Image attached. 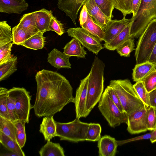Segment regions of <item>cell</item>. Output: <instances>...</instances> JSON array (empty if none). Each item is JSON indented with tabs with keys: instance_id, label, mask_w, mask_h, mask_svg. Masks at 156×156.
Segmentation results:
<instances>
[{
	"instance_id": "obj_13",
	"label": "cell",
	"mask_w": 156,
	"mask_h": 156,
	"mask_svg": "<svg viewBox=\"0 0 156 156\" xmlns=\"http://www.w3.org/2000/svg\"><path fill=\"white\" fill-rule=\"evenodd\" d=\"M84 4L94 22L105 31L111 20L107 17L96 3L94 0H87Z\"/></svg>"
},
{
	"instance_id": "obj_45",
	"label": "cell",
	"mask_w": 156,
	"mask_h": 156,
	"mask_svg": "<svg viewBox=\"0 0 156 156\" xmlns=\"http://www.w3.org/2000/svg\"><path fill=\"white\" fill-rule=\"evenodd\" d=\"M88 13L86 5L84 4L80 11L79 18L80 24V26L85 23L88 18Z\"/></svg>"
},
{
	"instance_id": "obj_9",
	"label": "cell",
	"mask_w": 156,
	"mask_h": 156,
	"mask_svg": "<svg viewBox=\"0 0 156 156\" xmlns=\"http://www.w3.org/2000/svg\"><path fill=\"white\" fill-rule=\"evenodd\" d=\"M67 32L69 36L76 39L83 47L96 55L104 48L101 42L82 27L70 28Z\"/></svg>"
},
{
	"instance_id": "obj_37",
	"label": "cell",
	"mask_w": 156,
	"mask_h": 156,
	"mask_svg": "<svg viewBox=\"0 0 156 156\" xmlns=\"http://www.w3.org/2000/svg\"><path fill=\"white\" fill-rule=\"evenodd\" d=\"M8 90L5 88L0 87V116L10 120L7 105Z\"/></svg>"
},
{
	"instance_id": "obj_29",
	"label": "cell",
	"mask_w": 156,
	"mask_h": 156,
	"mask_svg": "<svg viewBox=\"0 0 156 156\" xmlns=\"http://www.w3.org/2000/svg\"><path fill=\"white\" fill-rule=\"evenodd\" d=\"M0 131L17 141L16 128L15 124L10 120L1 116H0Z\"/></svg>"
},
{
	"instance_id": "obj_49",
	"label": "cell",
	"mask_w": 156,
	"mask_h": 156,
	"mask_svg": "<svg viewBox=\"0 0 156 156\" xmlns=\"http://www.w3.org/2000/svg\"><path fill=\"white\" fill-rule=\"evenodd\" d=\"M150 140L152 143L156 142V129L152 131V135Z\"/></svg>"
},
{
	"instance_id": "obj_44",
	"label": "cell",
	"mask_w": 156,
	"mask_h": 156,
	"mask_svg": "<svg viewBox=\"0 0 156 156\" xmlns=\"http://www.w3.org/2000/svg\"><path fill=\"white\" fill-rule=\"evenodd\" d=\"M105 89L112 100L121 112H124L119 99L114 89L110 85L108 86Z\"/></svg>"
},
{
	"instance_id": "obj_50",
	"label": "cell",
	"mask_w": 156,
	"mask_h": 156,
	"mask_svg": "<svg viewBox=\"0 0 156 156\" xmlns=\"http://www.w3.org/2000/svg\"><path fill=\"white\" fill-rule=\"evenodd\" d=\"M0 156H18V155L16 154H15L12 152H11L10 153H5L2 154H0Z\"/></svg>"
},
{
	"instance_id": "obj_6",
	"label": "cell",
	"mask_w": 156,
	"mask_h": 156,
	"mask_svg": "<svg viewBox=\"0 0 156 156\" xmlns=\"http://www.w3.org/2000/svg\"><path fill=\"white\" fill-rule=\"evenodd\" d=\"M56 122L57 136L60 140L76 143L86 140L89 123L83 122L77 118L68 122Z\"/></svg>"
},
{
	"instance_id": "obj_36",
	"label": "cell",
	"mask_w": 156,
	"mask_h": 156,
	"mask_svg": "<svg viewBox=\"0 0 156 156\" xmlns=\"http://www.w3.org/2000/svg\"><path fill=\"white\" fill-rule=\"evenodd\" d=\"M135 47L134 39L131 37L122 43L116 50L120 56L128 57L130 56V53L135 49Z\"/></svg>"
},
{
	"instance_id": "obj_21",
	"label": "cell",
	"mask_w": 156,
	"mask_h": 156,
	"mask_svg": "<svg viewBox=\"0 0 156 156\" xmlns=\"http://www.w3.org/2000/svg\"><path fill=\"white\" fill-rule=\"evenodd\" d=\"M155 68L154 65L148 61L136 64L133 69L132 75L133 81L136 82L142 80Z\"/></svg>"
},
{
	"instance_id": "obj_28",
	"label": "cell",
	"mask_w": 156,
	"mask_h": 156,
	"mask_svg": "<svg viewBox=\"0 0 156 156\" xmlns=\"http://www.w3.org/2000/svg\"><path fill=\"white\" fill-rule=\"evenodd\" d=\"M13 44L20 45L37 33L26 31L18 25L12 30Z\"/></svg>"
},
{
	"instance_id": "obj_1",
	"label": "cell",
	"mask_w": 156,
	"mask_h": 156,
	"mask_svg": "<svg viewBox=\"0 0 156 156\" xmlns=\"http://www.w3.org/2000/svg\"><path fill=\"white\" fill-rule=\"evenodd\" d=\"M35 79L37 90L33 108L37 117L54 115L74 102L73 88L60 73L43 69L37 73Z\"/></svg>"
},
{
	"instance_id": "obj_40",
	"label": "cell",
	"mask_w": 156,
	"mask_h": 156,
	"mask_svg": "<svg viewBox=\"0 0 156 156\" xmlns=\"http://www.w3.org/2000/svg\"><path fill=\"white\" fill-rule=\"evenodd\" d=\"M146 121L148 130L152 131L156 129V115L154 108L150 106L147 109Z\"/></svg>"
},
{
	"instance_id": "obj_23",
	"label": "cell",
	"mask_w": 156,
	"mask_h": 156,
	"mask_svg": "<svg viewBox=\"0 0 156 156\" xmlns=\"http://www.w3.org/2000/svg\"><path fill=\"white\" fill-rule=\"evenodd\" d=\"M39 153L40 156H65L63 148L60 144L50 140L47 141L41 148Z\"/></svg>"
},
{
	"instance_id": "obj_46",
	"label": "cell",
	"mask_w": 156,
	"mask_h": 156,
	"mask_svg": "<svg viewBox=\"0 0 156 156\" xmlns=\"http://www.w3.org/2000/svg\"><path fill=\"white\" fill-rule=\"evenodd\" d=\"M142 0H132L131 11L132 17H134L137 14L140 9Z\"/></svg>"
},
{
	"instance_id": "obj_5",
	"label": "cell",
	"mask_w": 156,
	"mask_h": 156,
	"mask_svg": "<svg viewBox=\"0 0 156 156\" xmlns=\"http://www.w3.org/2000/svg\"><path fill=\"white\" fill-rule=\"evenodd\" d=\"M156 43V19H154L139 37L134 54L136 64L148 61Z\"/></svg>"
},
{
	"instance_id": "obj_24",
	"label": "cell",
	"mask_w": 156,
	"mask_h": 156,
	"mask_svg": "<svg viewBox=\"0 0 156 156\" xmlns=\"http://www.w3.org/2000/svg\"><path fill=\"white\" fill-rule=\"evenodd\" d=\"M0 142L5 148L18 155L25 156V153L18 142L0 131Z\"/></svg>"
},
{
	"instance_id": "obj_18",
	"label": "cell",
	"mask_w": 156,
	"mask_h": 156,
	"mask_svg": "<svg viewBox=\"0 0 156 156\" xmlns=\"http://www.w3.org/2000/svg\"><path fill=\"white\" fill-rule=\"evenodd\" d=\"M70 57L57 49L54 48L48 54V62L58 69L61 68H71V65L69 61Z\"/></svg>"
},
{
	"instance_id": "obj_14",
	"label": "cell",
	"mask_w": 156,
	"mask_h": 156,
	"mask_svg": "<svg viewBox=\"0 0 156 156\" xmlns=\"http://www.w3.org/2000/svg\"><path fill=\"white\" fill-rule=\"evenodd\" d=\"M118 144L115 139L105 135L98 141V147L99 156H115Z\"/></svg>"
},
{
	"instance_id": "obj_22",
	"label": "cell",
	"mask_w": 156,
	"mask_h": 156,
	"mask_svg": "<svg viewBox=\"0 0 156 156\" xmlns=\"http://www.w3.org/2000/svg\"><path fill=\"white\" fill-rule=\"evenodd\" d=\"M83 47L78 41L73 38L65 45L63 52L70 57L73 56L79 58H84L87 53Z\"/></svg>"
},
{
	"instance_id": "obj_12",
	"label": "cell",
	"mask_w": 156,
	"mask_h": 156,
	"mask_svg": "<svg viewBox=\"0 0 156 156\" xmlns=\"http://www.w3.org/2000/svg\"><path fill=\"white\" fill-rule=\"evenodd\" d=\"M87 0H58V8L64 12L71 19L74 25H76V21L80 8Z\"/></svg>"
},
{
	"instance_id": "obj_4",
	"label": "cell",
	"mask_w": 156,
	"mask_h": 156,
	"mask_svg": "<svg viewBox=\"0 0 156 156\" xmlns=\"http://www.w3.org/2000/svg\"><path fill=\"white\" fill-rule=\"evenodd\" d=\"M132 18L130 35L132 38H137L149 23L156 19V0H142L137 14Z\"/></svg>"
},
{
	"instance_id": "obj_16",
	"label": "cell",
	"mask_w": 156,
	"mask_h": 156,
	"mask_svg": "<svg viewBox=\"0 0 156 156\" xmlns=\"http://www.w3.org/2000/svg\"><path fill=\"white\" fill-rule=\"evenodd\" d=\"M28 5L25 0H0V12L20 14L27 9Z\"/></svg>"
},
{
	"instance_id": "obj_11",
	"label": "cell",
	"mask_w": 156,
	"mask_h": 156,
	"mask_svg": "<svg viewBox=\"0 0 156 156\" xmlns=\"http://www.w3.org/2000/svg\"><path fill=\"white\" fill-rule=\"evenodd\" d=\"M90 75V73L84 78L80 80L76 89L74 103L75 105L76 118H85L86 102Z\"/></svg>"
},
{
	"instance_id": "obj_26",
	"label": "cell",
	"mask_w": 156,
	"mask_h": 156,
	"mask_svg": "<svg viewBox=\"0 0 156 156\" xmlns=\"http://www.w3.org/2000/svg\"><path fill=\"white\" fill-rule=\"evenodd\" d=\"M81 26L82 28L96 37L100 42L103 41L105 31L94 22L88 13L86 22Z\"/></svg>"
},
{
	"instance_id": "obj_25",
	"label": "cell",
	"mask_w": 156,
	"mask_h": 156,
	"mask_svg": "<svg viewBox=\"0 0 156 156\" xmlns=\"http://www.w3.org/2000/svg\"><path fill=\"white\" fill-rule=\"evenodd\" d=\"M17 57L12 56L9 60L0 64V81L6 79L17 70Z\"/></svg>"
},
{
	"instance_id": "obj_3",
	"label": "cell",
	"mask_w": 156,
	"mask_h": 156,
	"mask_svg": "<svg viewBox=\"0 0 156 156\" xmlns=\"http://www.w3.org/2000/svg\"><path fill=\"white\" fill-rule=\"evenodd\" d=\"M109 85L114 89L117 94L123 111L127 115L145 107L129 79L112 80Z\"/></svg>"
},
{
	"instance_id": "obj_41",
	"label": "cell",
	"mask_w": 156,
	"mask_h": 156,
	"mask_svg": "<svg viewBox=\"0 0 156 156\" xmlns=\"http://www.w3.org/2000/svg\"><path fill=\"white\" fill-rule=\"evenodd\" d=\"M142 81L148 93L156 88V69H154Z\"/></svg>"
},
{
	"instance_id": "obj_48",
	"label": "cell",
	"mask_w": 156,
	"mask_h": 156,
	"mask_svg": "<svg viewBox=\"0 0 156 156\" xmlns=\"http://www.w3.org/2000/svg\"><path fill=\"white\" fill-rule=\"evenodd\" d=\"M148 61L154 65L156 69V43Z\"/></svg>"
},
{
	"instance_id": "obj_52",
	"label": "cell",
	"mask_w": 156,
	"mask_h": 156,
	"mask_svg": "<svg viewBox=\"0 0 156 156\" xmlns=\"http://www.w3.org/2000/svg\"></svg>"
},
{
	"instance_id": "obj_19",
	"label": "cell",
	"mask_w": 156,
	"mask_h": 156,
	"mask_svg": "<svg viewBox=\"0 0 156 156\" xmlns=\"http://www.w3.org/2000/svg\"><path fill=\"white\" fill-rule=\"evenodd\" d=\"M53 116L44 117L40 125L39 132L46 140H50L53 137L57 136L56 124Z\"/></svg>"
},
{
	"instance_id": "obj_39",
	"label": "cell",
	"mask_w": 156,
	"mask_h": 156,
	"mask_svg": "<svg viewBox=\"0 0 156 156\" xmlns=\"http://www.w3.org/2000/svg\"><path fill=\"white\" fill-rule=\"evenodd\" d=\"M132 0H115V8L120 11L123 17L132 13L131 11Z\"/></svg>"
},
{
	"instance_id": "obj_35",
	"label": "cell",
	"mask_w": 156,
	"mask_h": 156,
	"mask_svg": "<svg viewBox=\"0 0 156 156\" xmlns=\"http://www.w3.org/2000/svg\"><path fill=\"white\" fill-rule=\"evenodd\" d=\"M7 105L10 120L14 123L19 121L16 112L15 99L11 88L8 90Z\"/></svg>"
},
{
	"instance_id": "obj_7",
	"label": "cell",
	"mask_w": 156,
	"mask_h": 156,
	"mask_svg": "<svg viewBox=\"0 0 156 156\" xmlns=\"http://www.w3.org/2000/svg\"><path fill=\"white\" fill-rule=\"evenodd\" d=\"M98 102L99 111L111 127L115 128L122 123H126L127 115L121 112L112 100L106 89Z\"/></svg>"
},
{
	"instance_id": "obj_34",
	"label": "cell",
	"mask_w": 156,
	"mask_h": 156,
	"mask_svg": "<svg viewBox=\"0 0 156 156\" xmlns=\"http://www.w3.org/2000/svg\"><path fill=\"white\" fill-rule=\"evenodd\" d=\"M101 127L99 123H89L86 134V140L98 141L101 138Z\"/></svg>"
},
{
	"instance_id": "obj_15",
	"label": "cell",
	"mask_w": 156,
	"mask_h": 156,
	"mask_svg": "<svg viewBox=\"0 0 156 156\" xmlns=\"http://www.w3.org/2000/svg\"><path fill=\"white\" fill-rule=\"evenodd\" d=\"M132 20V17L130 19L123 17L120 20H112L107 29L105 31L103 39L105 43L112 39L124 30Z\"/></svg>"
},
{
	"instance_id": "obj_30",
	"label": "cell",
	"mask_w": 156,
	"mask_h": 156,
	"mask_svg": "<svg viewBox=\"0 0 156 156\" xmlns=\"http://www.w3.org/2000/svg\"><path fill=\"white\" fill-rule=\"evenodd\" d=\"M18 25L27 31L35 33L39 32L37 28L32 12L24 14Z\"/></svg>"
},
{
	"instance_id": "obj_2",
	"label": "cell",
	"mask_w": 156,
	"mask_h": 156,
	"mask_svg": "<svg viewBox=\"0 0 156 156\" xmlns=\"http://www.w3.org/2000/svg\"><path fill=\"white\" fill-rule=\"evenodd\" d=\"M105 66L104 63L101 59L95 56L89 72L85 118L99 102L103 92Z\"/></svg>"
},
{
	"instance_id": "obj_17",
	"label": "cell",
	"mask_w": 156,
	"mask_h": 156,
	"mask_svg": "<svg viewBox=\"0 0 156 156\" xmlns=\"http://www.w3.org/2000/svg\"><path fill=\"white\" fill-rule=\"evenodd\" d=\"M32 12L39 31L44 33L49 31L50 22L54 16L52 11L43 8Z\"/></svg>"
},
{
	"instance_id": "obj_31",
	"label": "cell",
	"mask_w": 156,
	"mask_h": 156,
	"mask_svg": "<svg viewBox=\"0 0 156 156\" xmlns=\"http://www.w3.org/2000/svg\"><path fill=\"white\" fill-rule=\"evenodd\" d=\"M13 41V36L10 26L7 22H0V47Z\"/></svg>"
},
{
	"instance_id": "obj_32",
	"label": "cell",
	"mask_w": 156,
	"mask_h": 156,
	"mask_svg": "<svg viewBox=\"0 0 156 156\" xmlns=\"http://www.w3.org/2000/svg\"><path fill=\"white\" fill-rule=\"evenodd\" d=\"M133 87L138 96L147 109L150 107L148 92L147 91L142 81L136 82Z\"/></svg>"
},
{
	"instance_id": "obj_27",
	"label": "cell",
	"mask_w": 156,
	"mask_h": 156,
	"mask_svg": "<svg viewBox=\"0 0 156 156\" xmlns=\"http://www.w3.org/2000/svg\"><path fill=\"white\" fill-rule=\"evenodd\" d=\"M43 34L39 32L20 45L34 50L41 49L44 47L45 43Z\"/></svg>"
},
{
	"instance_id": "obj_10",
	"label": "cell",
	"mask_w": 156,
	"mask_h": 156,
	"mask_svg": "<svg viewBox=\"0 0 156 156\" xmlns=\"http://www.w3.org/2000/svg\"><path fill=\"white\" fill-rule=\"evenodd\" d=\"M147 109L145 107L127 115V129L131 134H138L148 130L146 121Z\"/></svg>"
},
{
	"instance_id": "obj_20",
	"label": "cell",
	"mask_w": 156,
	"mask_h": 156,
	"mask_svg": "<svg viewBox=\"0 0 156 156\" xmlns=\"http://www.w3.org/2000/svg\"><path fill=\"white\" fill-rule=\"evenodd\" d=\"M132 21L112 39L105 43L103 45L104 48L110 51H114L125 41L131 38L130 30Z\"/></svg>"
},
{
	"instance_id": "obj_43",
	"label": "cell",
	"mask_w": 156,
	"mask_h": 156,
	"mask_svg": "<svg viewBox=\"0 0 156 156\" xmlns=\"http://www.w3.org/2000/svg\"><path fill=\"white\" fill-rule=\"evenodd\" d=\"M49 29V31H54L59 36H61L64 33L63 24L54 16L51 20Z\"/></svg>"
},
{
	"instance_id": "obj_47",
	"label": "cell",
	"mask_w": 156,
	"mask_h": 156,
	"mask_svg": "<svg viewBox=\"0 0 156 156\" xmlns=\"http://www.w3.org/2000/svg\"><path fill=\"white\" fill-rule=\"evenodd\" d=\"M148 93L150 106L156 108V88Z\"/></svg>"
},
{
	"instance_id": "obj_51",
	"label": "cell",
	"mask_w": 156,
	"mask_h": 156,
	"mask_svg": "<svg viewBox=\"0 0 156 156\" xmlns=\"http://www.w3.org/2000/svg\"><path fill=\"white\" fill-rule=\"evenodd\" d=\"M154 109H155V114H156V108H154Z\"/></svg>"
},
{
	"instance_id": "obj_42",
	"label": "cell",
	"mask_w": 156,
	"mask_h": 156,
	"mask_svg": "<svg viewBox=\"0 0 156 156\" xmlns=\"http://www.w3.org/2000/svg\"><path fill=\"white\" fill-rule=\"evenodd\" d=\"M13 44L11 42L0 47V64L7 61L13 56L11 51Z\"/></svg>"
},
{
	"instance_id": "obj_33",
	"label": "cell",
	"mask_w": 156,
	"mask_h": 156,
	"mask_svg": "<svg viewBox=\"0 0 156 156\" xmlns=\"http://www.w3.org/2000/svg\"><path fill=\"white\" fill-rule=\"evenodd\" d=\"M96 3L105 15L111 20L115 8V0H94Z\"/></svg>"
},
{
	"instance_id": "obj_38",
	"label": "cell",
	"mask_w": 156,
	"mask_h": 156,
	"mask_svg": "<svg viewBox=\"0 0 156 156\" xmlns=\"http://www.w3.org/2000/svg\"><path fill=\"white\" fill-rule=\"evenodd\" d=\"M26 123L25 122L20 121L14 123L16 128V140L22 148L24 147L26 141L25 127Z\"/></svg>"
},
{
	"instance_id": "obj_8",
	"label": "cell",
	"mask_w": 156,
	"mask_h": 156,
	"mask_svg": "<svg viewBox=\"0 0 156 156\" xmlns=\"http://www.w3.org/2000/svg\"><path fill=\"white\" fill-rule=\"evenodd\" d=\"M11 89L15 99L16 112L19 119L28 123L30 111L33 108L30 103L31 96L23 87H13Z\"/></svg>"
}]
</instances>
